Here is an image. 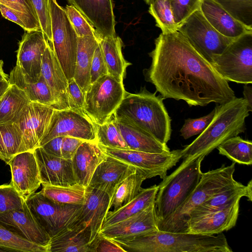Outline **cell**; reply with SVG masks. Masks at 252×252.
I'll use <instances>...</instances> for the list:
<instances>
[{
  "mask_svg": "<svg viewBox=\"0 0 252 252\" xmlns=\"http://www.w3.org/2000/svg\"><path fill=\"white\" fill-rule=\"evenodd\" d=\"M149 55L152 63L144 71L145 80L164 99L204 106L212 102L223 104L236 97L228 81L178 31L161 33Z\"/></svg>",
  "mask_w": 252,
  "mask_h": 252,
  "instance_id": "6da1fadb",
  "label": "cell"
},
{
  "mask_svg": "<svg viewBox=\"0 0 252 252\" xmlns=\"http://www.w3.org/2000/svg\"><path fill=\"white\" fill-rule=\"evenodd\" d=\"M126 252H232L224 235L157 230L130 237L111 239Z\"/></svg>",
  "mask_w": 252,
  "mask_h": 252,
  "instance_id": "7a4b0ae2",
  "label": "cell"
},
{
  "mask_svg": "<svg viewBox=\"0 0 252 252\" xmlns=\"http://www.w3.org/2000/svg\"><path fill=\"white\" fill-rule=\"evenodd\" d=\"M214 109V117L206 129L181 150L183 162L205 157L226 140L245 132V120L251 111L244 98L235 97Z\"/></svg>",
  "mask_w": 252,
  "mask_h": 252,
  "instance_id": "3957f363",
  "label": "cell"
},
{
  "mask_svg": "<svg viewBox=\"0 0 252 252\" xmlns=\"http://www.w3.org/2000/svg\"><path fill=\"white\" fill-rule=\"evenodd\" d=\"M164 99L145 87L136 94L126 92L113 115L117 120L136 126L166 144L171 134V119Z\"/></svg>",
  "mask_w": 252,
  "mask_h": 252,
  "instance_id": "277c9868",
  "label": "cell"
},
{
  "mask_svg": "<svg viewBox=\"0 0 252 252\" xmlns=\"http://www.w3.org/2000/svg\"><path fill=\"white\" fill-rule=\"evenodd\" d=\"M205 157L182 163L158 185L155 201L158 223L170 216L194 189L201 178Z\"/></svg>",
  "mask_w": 252,
  "mask_h": 252,
  "instance_id": "5b68a950",
  "label": "cell"
},
{
  "mask_svg": "<svg viewBox=\"0 0 252 252\" xmlns=\"http://www.w3.org/2000/svg\"><path fill=\"white\" fill-rule=\"evenodd\" d=\"M235 162L202 173L196 187L188 198L168 217L158 223L159 230L184 232L190 212L235 180L233 174Z\"/></svg>",
  "mask_w": 252,
  "mask_h": 252,
  "instance_id": "8992f818",
  "label": "cell"
},
{
  "mask_svg": "<svg viewBox=\"0 0 252 252\" xmlns=\"http://www.w3.org/2000/svg\"><path fill=\"white\" fill-rule=\"evenodd\" d=\"M126 92L123 82L108 74L103 75L85 93L83 112L94 124H102L112 118Z\"/></svg>",
  "mask_w": 252,
  "mask_h": 252,
  "instance_id": "52a82bcc",
  "label": "cell"
},
{
  "mask_svg": "<svg viewBox=\"0 0 252 252\" xmlns=\"http://www.w3.org/2000/svg\"><path fill=\"white\" fill-rule=\"evenodd\" d=\"M211 64L227 81L252 83V32L234 39Z\"/></svg>",
  "mask_w": 252,
  "mask_h": 252,
  "instance_id": "ba28073f",
  "label": "cell"
},
{
  "mask_svg": "<svg viewBox=\"0 0 252 252\" xmlns=\"http://www.w3.org/2000/svg\"><path fill=\"white\" fill-rule=\"evenodd\" d=\"M53 52L67 79L73 78L78 36L64 8L57 0H49Z\"/></svg>",
  "mask_w": 252,
  "mask_h": 252,
  "instance_id": "9c48e42d",
  "label": "cell"
},
{
  "mask_svg": "<svg viewBox=\"0 0 252 252\" xmlns=\"http://www.w3.org/2000/svg\"><path fill=\"white\" fill-rule=\"evenodd\" d=\"M178 31L210 63L213 58L222 53L234 40L215 30L200 9L190 15L178 28Z\"/></svg>",
  "mask_w": 252,
  "mask_h": 252,
  "instance_id": "30bf717a",
  "label": "cell"
},
{
  "mask_svg": "<svg viewBox=\"0 0 252 252\" xmlns=\"http://www.w3.org/2000/svg\"><path fill=\"white\" fill-rule=\"evenodd\" d=\"M25 201L35 220L51 238L79 219L82 206L55 203L40 191Z\"/></svg>",
  "mask_w": 252,
  "mask_h": 252,
  "instance_id": "8fae6325",
  "label": "cell"
},
{
  "mask_svg": "<svg viewBox=\"0 0 252 252\" xmlns=\"http://www.w3.org/2000/svg\"><path fill=\"white\" fill-rule=\"evenodd\" d=\"M106 154L134 166L145 179L159 176L163 179L167 171L182 158L181 150L162 153H151L130 149H118L100 145Z\"/></svg>",
  "mask_w": 252,
  "mask_h": 252,
  "instance_id": "7c38bea8",
  "label": "cell"
},
{
  "mask_svg": "<svg viewBox=\"0 0 252 252\" xmlns=\"http://www.w3.org/2000/svg\"><path fill=\"white\" fill-rule=\"evenodd\" d=\"M66 136L96 141L95 124L80 111L54 109L39 147L55 137Z\"/></svg>",
  "mask_w": 252,
  "mask_h": 252,
  "instance_id": "4fadbf2b",
  "label": "cell"
},
{
  "mask_svg": "<svg viewBox=\"0 0 252 252\" xmlns=\"http://www.w3.org/2000/svg\"><path fill=\"white\" fill-rule=\"evenodd\" d=\"M48 40L41 30L25 31L19 42L17 65L25 79L37 82L41 76L42 59Z\"/></svg>",
  "mask_w": 252,
  "mask_h": 252,
  "instance_id": "5bb4252c",
  "label": "cell"
},
{
  "mask_svg": "<svg viewBox=\"0 0 252 252\" xmlns=\"http://www.w3.org/2000/svg\"><path fill=\"white\" fill-rule=\"evenodd\" d=\"M54 108L36 102H31L16 124L21 130L22 144L20 153L33 152L49 123Z\"/></svg>",
  "mask_w": 252,
  "mask_h": 252,
  "instance_id": "9a60e30c",
  "label": "cell"
},
{
  "mask_svg": "<svg viewBox=\"0 0 252 252\" xmlns=\"http://www.w3.org/2000/svg\"><path fill=\"white\" fill-rule=\"evenodd\" d=\"M240 199L222 209L189 219L185 224L184 232L212 235L230 230L236 224Z\"/></svg>",
  "mask_w": 252,
  "mask_h": 252,
  "instance_id": "2e32d148",
  "label": "cell"
},
{
  "mask_svg": "<svg viewBox=\"0 0 252 252\" xmlns=\"http://www.w3.org/2000/svg\"><path fill=\"white\" fill-rule=\"evenodd\" d=\"M8 164L10 166L11 173L10 184L26 200L35 192L41 184L33 152L19 153Z\"/></svg>",
  "mask_w": 252,
  "mask_h": 252,
  "instance_id": "e0dca14e",
  "label": "cell"
},
{
  "mask_svg": "<svg viewBox=\"0 0 252 252\" xmlns=\"http://www.w3.org/2000/svg\"><path fill=\"white\" fill-rule=\"evenodd\" d=\"M95 28L100 38L117 36L112 0H66Z\"/></svg>",
  "mask_w": 252,
  "mask_h": 252,
  "instance_id": "ac0fdd59",
  "label": "cell"
},
{
  "mask_svg": "<svg viewBox=\"0 0 252 252\" xmlns=\"http://www.w3.org/2000/svg\"><path fill=\"white\" fill-rule=\"evenodd\" d=\"M41 184L69 186L77 184L71 159L55 157L46 153L41 147L33 151Z\"/></svg>",
  "mask_w": 252,
  "mask_h": 252,
  "instance_id": "d6986e66",
  "label": "cell"
},
{
  "mask_svg": "<svg viewBox=\"0 0 252 252\" xmlns=\"http://www.w3.org/2000/svg\"><path fill=\"white\" fill-rule=\"evenodd\" d=\"M0 223L29 241L48 249L51 238L35 220L26 201L21 210L0 214Z\"/></svg>",
  "mask_w": 252,
  "mask_h": 252,
  "instance_id": "ffe728a7",
  "label": "cell"
},
{
  "mask_svg": "<svg viewBox=\"0 0 252 252\" xmlns=\"http://www.w3.org/2000/svg\"><path fill=\"white\" fill-rule=\"evenodd\" d=\"M136 171L132 165L106 155L95 169L88 186L102 190L111 197L117 186Z\"/></svg>",
  "mask_w": 252,
  "mask_h": 252,
  "instance_id": "44dd1931",
  "label": "cell"
},
{
  "mask_svg": "<svg viewBox=\"0 0 252 252\" xmlns=\"http://www.w3.org/2000/svg\"><path fill=\"white\" fill-rule=\"evenodd\" d=\"M158 230L155 202L138 213L100 231L110 239H120Z\"/></svg>",
  "mask_w": 252,
  "mask_h": 252,
  "instance_id": "7402d4cb",
  "label": "cell"
},
{
  "mask_svg": "<svg viewBox=\"0 0 252 252\" xmlns=\"http://www.w3.org/2000/svg\"><path fill=\"white\" fill-rule=\"evenodd\" d=\"M111 196L105 192L89 186L86 187L85 200L79 218L91 230L90 243L101 230L110 210Z\"/></svg>",
  "mask_w": 252,
  "mask_h": 252,
  "instance_id": "603a6c76",
  "label": "cell"
},
{
  "mask_svg": "<svg viewBox=\"0 0 252 252\" xmlns=\"http://www.w3.org/2000/svg\"><path fill=\"white\" fill-rule=\"evenodd\" d=\"M41 75L52 93L55 109H69L66 95L68 80L49 41L42 57Z\"/></svg>",
  "mask_w": 252,
  "mask_h": 252,
  "instance_id": "cb8c5ba5",
  "label": "cell"
},
{
  "mask_svg": "<svg viewBox=\"0 0 252 252\" xmlns=\"http://www.w3.org/2000/svg\"><path fill=\"white\" fill-rule=\"evenodd\" d=\"M90 238V228L79 218L51 238L48 252H92Z\"/></svg>",
  "mask_w": 252,
  "mask_h": 252,
  "instance_id": "d4e9b609",
  "label": "cell"
},
{
  "mask_svg": "<svg viewBox=\"0 0 252 252\" xmlns=\"http://www.w3.org/2000/svg\"><path fill=\"white\" fill-rule=\"evenodd\" d=\"M106 156L96 141H84L71 159L76 183L87 187L95 169Z\"/></svg>",
  "mask_w": 252,
  "mask_h": 252,
  "instance_id": "484cf974",
  "label": "cell"
},
{
  "mask_svg": "<svg viewBox=\"0 0 252 252\" xmlns=\"http://www.w3.org/2000/svg\"><path fill=\"white\" fill-rule=\"evenodd\" d=\"M200 10L211 26L227 37L234 39L252 32V28L236 20L214 0H202Z\"/></svg>",
  "mask_w": 252,
  "mask_h": 252,
  "instance_id": "4316f807",
  "label": "cell"
},
{
  "mask_svg": "<svg viewBox=\"0 0 252 252\" xmlns=\"http://www.w3.org/2000/svg\"><path fill=\"white\" fill-rule=\"evenodd\" d=\"M244 196L249 201H252V180L246 186L235 180L228 187L193 209L189 213L187 221L189 219L222 209Z\"/></svg>",
  "mask_w": 252,
  "mask_h": 252,
  "instance_id": "83f0119b",
  "label": "cell"
},
{
  "mask_svg": "<svg viewBox=\"0 0 252 252\" xmlns=\"http://www.w3.org/2000/svg\"><path fill=\"white\" fill-rule=\"evenodd\" d=\"M113 119L129 149L151 153L170 151L167 144L160 142L142 129Z\"/></svg>",
  "mask_w": 252,
  "mask_h": 252,
  "instance_id": "f1b7e54d",
  "label": "cell"
},
{
  "mask_svg": "<svg viewBox=\"0 0 252 252\" xmlns=\"http://www.w3.org/2000/svg\"><path fill=\"white\" fill-rule=\"evenodd\" d=\"M98 40L93 36L78 37L74 79L85 93L90 85V69Z\"/></svg>",
  "mask_w": 252,
  "mask_h": 252,
  "instance_id": "f546056e",
  "label": "cell"
},
{
  "mask_svg": "<svg viewBox=\"0 0 252 252\" xmlns=\"http://www.w3.org/2000/svg\"><path fill=\"white\" fill-rule=\"evenodd\" d=\"M31 102L23 90L10 84L0 99V125L16 123Z\"/></svg>",
  "mask_w": 252,
  "mask_h": 252,
  "instance_id": "4dcf8cb0",
  "label": "cell"
},
{
  "mask_svg": "<svg viewBox=\"0 0 252 252\" xmlns=\"http://www.w3.org/2000/svg\"><path fill=\"white\" fill-rule=\"evenodd\" d=\"M8 81L10 84H14L23 90L32 102H36L51 106L55 109L56 103L52 93L41 75L37 82L26 80L20 68L15 65L11 70Z\"/></svg>",
  "mask_w": 252,
  "mask_h": 252,
  "instance_id": "1f68e13d",
  "label": "cell"
},
{
  "mask_svg": "<svg viewBox=\"0 0 252 252\" xmlns=\"http://www.w3.org/2000/svg\"><path fill=\"white\" fill-rule=\"evenodd\" d=\"M158 189L155 185L142 189L131 201L117 210L109 211L103 223L101 229L126 219L141 212L154 202Z\"/></svg>",
  "mask_w": 252,
  "mask_h": 252,
  "instance_id": "d6a6232c",
  "label": "cell"
},
{
  "mask_svg": "<svg viewBox=\"0 0 252 252\" xmlns=\"http://www.w3.org/2000/svg\"><path fill=\"white\" fill-rule=\"evenodd\" d=\"M108 74L120 82H123L127 67L131 63L124 58L122 48L121 38L118 36L107 37L99 39Z\"/></svg>",
  "mask_w": 252,
  "mask_h": 252,
  "instance_id": "836d02e7",
  "label": "cell"
},
{
  "mask_svg": "<svg viewBox=\"0 0 252 252\" xmlns=\"http://www.w3.org/2000/svg\"><path fill=\"white\" fill-rule=\"evenodd\" d=\"M42 185L41 193L55 203L83 205L84 202L86 187L79 184L69 186Z\"/></svg>",
  "mask_w": 252,
  "mask_h": 252,
  "instance_id": "e575fe53",
  "label": "cell"
},
{
  "mask_svg": "<svg viewBox=\"0 0 252 252\" xmlns=\"http://www.w3.org/2000/svg\"><path fill=\"white\" fill-rule=\"evenodd\" d=\"M145 178L136 172L125 178L115 189L110 200L109 209L117 210L134 198L142 189Z\"/></svg>",
  "mask_w": 252,
  "mask_h": 252,
  "instance_id": "d590c367",
  "label": "cell"
},
{
  "mask_svg": "<svg viewBox=\"0 0 252 252\" xmlns=\"http://www.w3.org/2000/svg\"><path fill=\"white\" fill-rule=\"evenodd\" d=\"M219 153L235 163L250 165L252 163V142L235 136L220 144Z\"/></svg>",
  "mask_w": 252,
  "mask_h": 252,
  "instance_id": "8d00e7d4",
  "label": "cell"
},
{
  "mask_svg": "<svg viewBox=\"0 0 252 252\" xmlns=\"http://www.w3.org/2000/svg\"><path fill=\"white\" fill-rule=\"evenodd\" d=\"M22 135L16 124L0 125V159L8 164L20 153Z\"/></svg>",
  "mask_w": 252,
  "mask_h": 252,
  "instance_id": "74e56055",
  "label": "cell"
},
{
  "mask_svg": "<svg viewBox=\"0 0 252 252\" xmlns=\"http://www.w3.org/2000/svg\"><path fill=\"white\" fill-rule=\"evenodd\" d=\"M0 248L4 252H48L47 247L22 237L0 223Z\"/></svg>",
  "mask_w": 252,
  "mask_h": 252,
  "instance_id": "f35d334b",
  "label": "cell"
},
{
  "mask_svg": "<svg viewBox=\"0 0 252 252\" xmlns=\"http://www.w3.org/2000/svg\"><path fill=\"white\" fill-rule=\"evenodd\" d=\"M149 12L154 18L156 26L163 34L178 31L172 12L170 0H154L149 5Z\"/></svg>",
  "mask_w": 252,
  "mask_h": 252,
  "instance_id": "ab89813d",
  "label": "cell"
},
{
  "mask_svg": "<svg viewBox=\"0 0 252 252\" xmlns=\"http://www.w3.org/2000/svg\"><path fill=\"white\" fill-rule=\"evenodd\" d=\"M96 141L103 147L118 149H129L115 124L113 117L101 124H95Z\"/></svg>",
  "mask_w": 252,
  "mask_h": 252,
  "instance_id": "60d3db41",
  "label": "cell"
},
{
  "mask_svg": "<svg viewBox=\"0 0 252 252\" xmlns=\"http://www.w3.org/2000/svg\"><path fill=\"white\" fill-rule=\"evenodd\" d=\"M238 21L252 28V0H214Z\"/></svg>",
  "mask_w": 252,
  "mask_h": 252,
  "instance_id": "b9f144b4",
  "label": "cell"
},
{
  "mask_svg": "<svg viewBox=\"0 0 252 252\" xmlns=\"http://www.w3.org/2000/svg\"><path fill=\"white\" fill-rule=\"evenodd\" d=\"M64 8L78 37L93 36L99 40L95 28L77 9L71 5H66Z\"/></svg>",
  "mask_w": 252,
  "mask_h": 252,
  "instance_id": "7bdbcfd3",
  "label": "cell"
},
{
  "mask_svg": "<svg viewBox=\"0 0 252 252\" xmlns=\"http://www.w3.org/2000/svg\"><path fill=\"white\" fill-rule=\"evenodd\" d=\"M25 201L10 184L0 186V214L22 209Z\"/></svg>",
  "mask_w": 252,
  "mask_h": 252,
  "instance_id": "ee69618b",
  "label": "cell"
},
{
  "mask_svg": "<svg viewBox=\"0 0 252 252\" xmlns=\"http://www.w3.org/2000/svg\"><path fill=\"white\" fill-rule=\"evenodd\" d=\"M202 0H170L175 22L179 28L195 11L200 9Z\"/></svg>",
  "mask_w": 252,
  "mask_h": 252,
  "instance_id": "f6af8a7d",
  "label": "cell"
},
{
  "mask_svg": "<svg viewBox=\"0 0 252 252\" xmlns=\"http://www.w3.org/2000/svg\"><path fill=\"white\" fill-rule=\"evenodd\" d=\"M214 114L215 109L208 115L200 118L186 119L180 130L181 136L185 139H187L192 136L200 134L208 126Z\"/></svg>",
  "mask_w": 252,
  "mask_h": 252,
  "instance_id": "bcb514c9",
  "label": "cell"
},
{
  "mask_svg": "<svg viewBox=\"0 0 252 252\" xmlns=\"http://www.w3.org/2000/svg\"><path fill=\"white\" fill-rule=\"evenodd\" d=\"M38 19L41 30L48 41H52L49 0H31Z\"/></svg>",
  "mask_w": 252,
  "mask_h": 252,
  "instance_id": "7dc6e473",
  "label": "cell"
},
{
  "mask_svg": "<svg viewBox=\"0 0 252 252\" xmlns=\"http://www.w3.org/2000/svg\"><path fill=\"white\" fill-rule=\"evenodd\" d=\"M0 4L23 14L40 27L38 17L31 0H0Z\"/></svg>",
  "mask_w": 252,
  "mask_h": 252,
  "instance_id": "c3c4849f",
  "label": "cell"
},
{
  "mask_svg": "<svg viewBox=\"0 0 252 252\" xmlns=\"http://www.w3.org/2000/svg\"><path fill=\"white\" fill-rule=\"evenodd\" d=\"M66 95L68 108L83 113L85 93L73 78L68 80Z\"/></svg>",
  "mask_w": 252,
  "mask_h": 252,
  "instance_id": "681fc988",
  "label": "cell"
},
{
  "mask_svg": "<svg viewBox=\"0 0 252 252\" xmlns=\"http://www.w3.org/2000/svg\"><path fill=\"white\" fill-rule=\"evenodd\" d=\"M0 12L3 17L20 26L25 31L41 30L25 16L19 12L0 4Z\"/></svg>",
  "mask_w": 252,
  "mask_h": 252,
  "instance_id": "f907efd6",
  "label": "cell"
},
{
  "mask_svg": "<svg viewBox=\"0 0 252 252\" xmlns=\"http://www.w3.org/2000/svg\"><path fill=\"white\" fill-rule=\"evenodd\" d=\"M108 74L107 68L103 52L98 41L91 63L90 84H93L99 77Z\"/></svg>",
  "mask_w": 252,
  "mask_h": 252,
  "instance_id": "816d5d0a",
  "label": "cell"
},
{
  "mask_svg": "<svg viewBox=\"0 0 252 252\" xmlns=\"http://www.w3.org/2000/svg\"><path fill=\"white\" fill-rule=\"evenodd\" d=\"M90 246L92 252H126L117 242L100 233L90 243Z\"/></svg>",
  "mask_w": 252,
  "mask_h": 252,
  "instance_id": "f5cc1de1",
  "label": "cell"
},
{
  "mask_svg": "<svg viewBox=\"0 0 252 252\" xmlns=\"http://www.w3.org/2000/svg\"><path fill=\"white\" fill-rule=\"evenodd\" d=\"M84 141L74 137L63 136L61 150L62 158L71 159L78 147Z\"/></svg>",
  "mask_w": 252,
  "mask_h": 252,
  "instance_id": "db71d44e",
  "label": "cell"
},
{
  "mask_svg": "<svg viewBox=\"0 0 252 252\" xmlns=\"http://www.w3.org/2000/svg\"><path fill=\"white\" fill-rule=\"evenodd\" d=\"M63 136L55 137L46 143L41 147L48 154L58 157H62L61 150Z\"/></svg>",
  "mask_w": 252,
  "mask_h": 252,
  "instance_id": "11a10c76",
  "label": "cell"
},
{
  "mask_svg": "<svg viewBox=\"0 0 252 252\" xmlns=\"http://www.w3.org/2000/svg\"><path fill=\"white\" fill-rule=\"evenodd\" d=\"M243 94L245 99L247 101L249 108L252 111V87L248 84H244Z\"/></svg>",
  "mask_w": 252,
  "mask_h": 252,
  "instance_id": "9f6ffc18",
  "label": "cell"
},
{
  "mask_svg": "<svg viewBox=\"0 0 252 252\" xmlns=\"http://www.w3.org/2000/svg\"><path fill=\"white\" fill-rule=\"evenodd\" d=\"M10 85L8 79L0 80V99Z\"/></svg>",
  "mask_w": 252,
  "mask_h": 252,
  "instance_id": "6f0895ef",
  "label": "cell"
},
{
  "mask_svg": "<svg viewBox=\"0 0 252 252\" xmlns=\"http://www.w3.org/2000/svg\"><path fill=\"white\" fill-rule=\"evenodd\" d=\"M3 62L0 60V80L8 79L9 75L6 74L3 70Z\"/></svg>",
  "mask_w": 252,
  "mask_h": 252,
  "instance_id": "680465c9",
  "label": "cell"
},
{
  "mask_svg": "<svg viewBox=\"0 0 252 252\" xmlns=\"http://www.w3.org/2000/svg\"><path fill=\"white\" fill-rule=\"evenodd\" d=\"M145 3L147 4L150 5L154 0H143Z\"/></svg>",
  "mask_w": 252,
  "mask_h": 252,
  "instance_id": "91938a15",
  "label": "cell"
}]
</instances>
